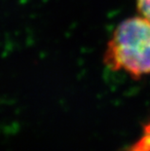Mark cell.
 I'll return each instance as SVG.
<instances>
[{
	"instance_id": "6da1fadb",
	"label": "cell",
	"mask_w": 150,
	"mask_h": 151,
	"mask_svg": "<svg viewBox=\"0 0 150 151\" xmlns=\"http://www.w3.org/2000/svg\"><path fill=\"white\" fill-rule=\"evenodd\" d=\"M103 63L114 71L133 79L150 74V21L142 16L128 18L117 25L108 40Z\"/></svg>"
}]
</instances>
